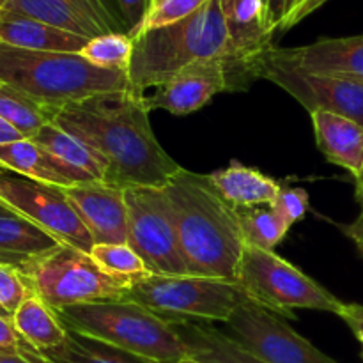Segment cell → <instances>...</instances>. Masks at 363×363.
<instances>
[{
	"instance_id": "obj_1",
	"label": "cell",
	"mask_w": 363,
	"mask_h": 363,
	"mask_svg": "<svg viewBox=\"0 0 363 363\" xmlns=\"http://www.w3.org/2000/svg\"><path fill=\"white\" fill-rule=\"evenodd\" d=\"M147 98L135 89L64 105L52 123L98 152L116 186H163L179 163L160 145Z\"/></svg>"
},
{
	"instance_id": "obj_2",
	"label": "cell",
	"mask_w": 363,
	"mask_h": 363,
	"mask_svg": "<svg viewBox=\"0 0 363 363\" xmlns=\"http://www.w3.org/2000/svg\"><path fill=\"white\" fill-rule=\"evenodd\" d=\"M188 275L238 282L247 248L238 209L213 186L209 174L179 167L163 184Z\"/></svg>"
},
{
	"instance_id": "obj_3",
	"label": "cell",
	"mask_w": 363,
	"mask_h": 363,
	"mask_svg": "<svg viewBox=\"0 0 363 363\" xmlns=\"http://www.w3.org/2000/svg\"><path fill=\"white\" fill-rule=\"evenodd\" d=\"M128 80L130 87L142 92L162 87L184 67L204 59H225L229 35L220 0H208L177 23L152 28L133 39Z\"/></svg>"
},
{
	"instance_id": "obj_4",
	"label": "cell",
	"mask_w": 363,
	"mask_h": 363,
	"mask_svg": "<svg viewBox=\"0 0 363 363\" xmlns=\"http://www.w3.org/2000/svg\"><path fill=\"white\" fill-rule=\"evenodd\" d=\"M0 82L20 89L53 112L92 96L130 89L128 73L94 66L80 53L32 52L4 43Z\"/></svg>"
},
{
	"instance_id": "obj_5",
	"label": "cell",
	"mask_w": 363,
	"mask_h": 363,
	"mask_svg": "<svg viewBox=\"0 0 363 363\" xmlns=\"http://www.w3.org/2000/svg\"><path fill=\"white\" fill-rule=\"evenodd\" d=\"M67 330L92 337L156 363H179L188 357L172 319L130 300L84 303L55 311Z\"/></svg>"
},
{
	"instance_id": "obj_6",
	"label": "cell",
	"mask_w": 363,
	"mask_h": 363,
	"mask_svg": "<svg viewBox=\"0 0 363 363\" xmlns=\"http://www.w3.org/2000/svg\"><path fill=\"white\" fill-rule=\"evenodd\" d=\"M28 287L53 311L84 303L119 301L128 286L106 275L91 254L60 243L53 250L16 266Z\"/></svg>"
},
{
	"instance_id": "obj_7",
	"label": "cell",
	"mask_w": 363,
	"mask_h": 363,
	"mask_svg": "<svg viewBox=\"0 0 363 363\" xmlns=\"http://www.w3.org/2000/svg\"><path fill=\"white\" fill-rule=\"evenodd\" d=\"M238 284L252 301L279 315L294 319L293 311L332 312L339 315L342 301L314 279L273 250L247 245L238 268Z\"/></svg>"
},
{
	"instance_id": "obj_8",
	"label": "cell",
	"mask_w": 363,
	"mask_h": 363,
	"mask_svg": "<svg viewBox=\"0 0 363 363\" xmlns=\"http://www.w3.org/2000/svg\"><path fill=\"white\" fill-rule=\"evenodd\" d=\"M238 282L195 275H156L128 287L124 300L169 319L227 323L247 300Z\"/></svg>"
},
{
	"instance_id": "obj_9",
	"label": "cell",
	"mask_w": 363,
	"mask_h": 363,
	"mask_svg": "<svg viewBox=\"0 0 363 363\" xmlns=\"http://www.w3.org/2000/svg\"><path fill=\"white\" fill-rule=\"evenodd\" d=\"M124 201L126 243L156 275H188L163 186H128L124 188Z\"/></svg>"
},
{
	"instance_id": "obj_10",
	"label": "cell",
	"mask_w": 363,
	"mask_h": 363,
	"mask_svg": "<svg viewBox=\"0 0 363 363\" xmlns=\"http://www.w3.org/2000/svg\"><path fill=\"white\" fill-rule=\"evenodd\" d=\"M0 202L45 229L60 243L91 254L94 241L64 194V188L0 167Z\"/></svg>"
},
{
	"instance_id": "obj_11",
	"label": "cell",
	"mask_w": 363,
	"mask_h": 363,
	"mask_svg": "<svg viewBox=\"0 0 363 363\" xmlns=\"http://www.w3.org/2000/svg\"><path fill=\"white\" fill-rule=\"evenodd\" d=\"M230 339L266 363H339L294 332L279 314L250 298L225 323Z\"/></svg>"
},
{
	"instance_id": "obj_12",
	"label": "cell",
	"mask_w": 363,
	"mask_h": 363,
	"mask_svg": "<svg viewBox=\"0 0 363 363\" xmlns=\"http://www.w3.org/2000/svg\"><path fill=\"white\" fill-rule=\"evenodd\" d=\"M254 77L264 78L284 89L301 103L308 113L332 112L357 121L363 126V82L307 73L286 66L273 60L268 50L255 62Z\"/></svg>"
},
{
	"instance_id": "obj_13",
	"label": "cell",
	"mask_w": 363,
	"mask_h": 363,
	"mask_svg": "<svg viewBox=\"0 0 363 363\" xmlns=\"http://www.w3.org/2000/svg\"><path fill=\"white\" fill-rule=\"evenodd\" d=\"M229 53L223 59L229 91H243L255 80L259 57L272 46V34L264 23L262 0H220Z\"/></svg>"
},
{
	"instance_id": "obj_14",
	"label": "cell",
	"mask_w": 363,
	"mask_h": 363,
	"mask_svg": "<svg viewBox=\"0 0 363 363\" xmlns=\"http://www.w3.org/2000/svg\"><path fill=\"white\" fill-rule=\"evenodd\" d=\"M6 11L45 21L85 39L123 32L124 25L116 18L105 0H7Z\"/></svg>"
},
{
	"instance_id": "obj_15",
	"label": "cell",
	"mask_w": 363,
	"mask_h": 363,
	"mask_svg": "<svg viewBox=\"0 0 363 363\" xmlns=\"http://www.w3.org/2000/svg\"><path fill=\"white\" fill-rule=\"evenodd\" d=\"M74 211L87 227L94 245H117L128 240L124 188L105 181L64 188Z\"/></svg>"
},
{
	"instance_id": "obj_16",
	"label": "cell",
	"mask_w": 363,
	"mask_h": 363,
	"mask_svg": "<svg viewBox=\"0 0 363 363\" xmlns=\"http://www.w3.org/2000/svg\"><path fill=\"white\" fill-rule=\"evenodd\" d=\"M268 55L277 62L307 73L363 82V34L350 38H321L294 48L269 46Z\"/></svg>"
},
{
	"instance_id": "obj_17",
	"label": "cell",
	"mask_w": 363,
	"mask_h": 363,
	"mask_svg": "<svg viewBox=\"0 0 363 363\" xmlns=\"http://www.w3.org/2000/svg\"><path fill=\"white\" fill-rule=\"evenodd\" d=\"M229 91L223 59H204L184 67L147 98L149 110L188 116L208 105L216 94Z\"/></svg>"
},
{
	"instance_id": "obj_18",
	"label": "cell",
	"mask_w": 363,
	"mask_h": 363,
	"mask_svg": "<svg viewBox=\"0 0 363 363\" xmlns=\"http://www.w3.org/2000/svg\"><path fill=\"white\" fill-rule=\"evenodd\" d=\"M315 144L328 162L347 170L354 181L363 174V126L332 112L311 113Z\"/></svg>"
},
{
	"instance_id": "obj_19",
	"label": "cell",
	"mask_w": 363,
	"mask_h": 363,
	"mask_svg": "<svg viewBox=\"0 0 363 363\" xmlns=\"http://www.w3.org/2000/svg\"><path fill=\"white\" fill-rule=\"evenodd\" d=\"M89 39L62 30L45 21L11 13H0V43L32 52L80 53Z\"/></svg>"
},
{
	"instance_id": "obj_20",
	"label": "cell",
	"mask_w": 363,
	"mask_h": 363,
	"mask_svg": "<svg viewBox=\"0 0 363 363\" xmlns=\"http://www.w3.org/2000/svg\"><path fill=\"white\" fill-rule=\"evenodd\" d=\"M209 179L216 191L236 209L272 206L282 186L261 170L238 162L211 172Z\"/></svg>"
},
{
	"instance_id": "obj_21",
	"label": "cell",
	"mask_w": 363,
	"mask_h": 363,
	"mask_svg": "<svg viewBox=\"0 0 363 363\" xmlns=\"http://www.w3.org/2000/svg\"><path fill=\"white\" fill-rule=\"evenodd\" d=\"M0 167L59 188L80 184L78 177L60 160L35 144L32 138L0 144Z\"/></svg>"
},
{
	"instance_id": "obj_22",
	"label": "cell",
	"mask_w": 363,
	"mask_h": 363,
	"mask_svg": "<svg viewBox=\"0 0 363 363\" xmlns=\"http://www.w3.org/2000/svg\"><path fill=\"white\" fill-rule=\"evenodd\" d=\"M32 140L52 152L57 160H60L78 177L80 183H91V181L106 183L108 181V169L101 156L77 137L60 130L57 124L48 123L43 126L32 137Z\"/></svg>"
},
{
	"instance_id": "obj_23",
	"label": "cell",
	"mask_w": 363,
	"mask_h": 363,
	"mask_svg": "<svg viewBox=\"0 0 363 363\" xmlns=\"http://www.w3.org/2000/svg\"><path fill=\"white\" fill-rule=\"evenodd\" d=\"M188 357L201 363H266L240 346L227 333L202 323L172 319Z\"/></svg>"
},
{
	"instance_id": "obj_24",
	"label": "cell",
	"mask_w": 363,
	"mask_h": 363,
	"mask_svg": "<svg viewBox=\"0 0 363 363\" xmlns=\"http://www.w3.org/2000/svg\"><path fill=\"white\" fill-rule=\"evenodd\" d=\"M60 241L30 220L9 211L0 215V261L20 266L21 262L46 254Z\"/></svg>"
},
{
	"instance_id": "obj_25",
	"label": "cell",
	"mask_w": 363,
	"mask_h": 363,
	"mask_svg": "<svg viewBox=\"0 0 363 363\" xmlns=\"http://www.w3.org/2000/svg\"><path fill=\"white\" fill-rule=\"evenodd\" d=\"M13 325L21 339L35 351L53 350L66 340L67 330L59 315L34 293L13 315Z\"/></svg>"
},
{
	"instance_id": "obj_26",
	"label": "cell",
	"mask_w": 363,
	"mask_h": 363,
	"mask_svg": "<svg viewBox=\"0 0 363 363\" xmlns=\"http://www.w3.org/2000/svg\"><path fill=\"white\" fill-rule=\"evenodd\" d=\"M38 353L46 363H156L73 330H67L60 346Z\"/></svg>"
},
{
	"instance_id": "obj_27",
	"label": "cell",
	"mask_w": 363,
	"mask_h": 363,
	"mask_svg": "<svg viewBox=\"0 0 363 363\" xmlns=\"http://www.w3.org/2000/svg\"><path fill=\"white\" fill-rule=\"evenodd\" d=\"M0 117L16 128L25 138H32L43 126L52 123L55 112L20 89L0 82Z\"/></svg>"
},
{
	"instance_id": "obj_28",
	"label": "cell",
	"mask_w": 363,
	"mask_h": 363,
	"mask_svg": "<svg viewBox=\"0 0 363 363\" xmlns=\"http://www.w3.org/2000/svg\"><path fill=\"white\" fill-rule=\"evenodd\" d=\"M91 257L106 275L119 280L128 287L152 275L144 259L128 243L94 245L91 250Z\"/></svg>"
},
{
	"instance_id": "obj_29",
	"label": "cell",
	"mask_w": 363,
	"mask_h": 363,
	"mask_svg": "<svg viewBox=\"0 0 363 363\" xmlns=\"http://www.w3.org/2000/svg\"><path fill=\"white\" fill-rule=\"evenodd\" d=\"M238 215L247 245L261 250H273L279 247L289 230L287 223L272 206L238 209Z\"/></svg>"
},
{
	"instance_id": "obj_30",
	"label": "cell",
	"mask_w": 363,
	"mask_h": 363,
	"mask_svg": "<svg viewBox=\"0 0 363 363\" xmlns=\"http://www.w3.org/2000/svg\"><path fill=\"white\" fill-rule=\"evenodd\" d=\"M133 38L126 32H112V34L89 39L80 55L103 69L128 73L131 57H133Z\"/></svg>"
},
{
	"instance_id": "obj_31",
	"label": "cell",
	"mask_w": 363,
	"mask_h": 363,
	"mask_svg": "<svg viewBox=\"0 0 363 363\" xmlns=\"http://www.w3.org/2000/svg\"><path fill=\"white\" fill-rule=\"evenodd\" d=\"M206 2L208 0H163L160 6L149 9L144 21L138 27L137 34L133 35V39L137 35L144 34V32L152 30V28H162L184 20V18L194 14L197 9H201Z\"/></svg>"
},
{
	"instance_id": "obj_32",
	"label": "cell",
	"mask_w": 363,
	"mask_h": 363,
	"mask_svg": "<svg viewBox=\"0 0 363 363\" xmlns=\"http://www.w3.org/2000/svg\"><path fill=\"white\" fill-rule=\"evenodd\" d=\"M32 294L23 273L16 266L0 261V307L13 319L14 312Z\"/></svg>"
},
{
	"instance_id": "obj_33",
	"label": "cell",
	"mask_w": 363,
	"mask_h": 363,
	"mask_svg": "<svg viewBox=\"0 0 363 363\" xmlns=\"http://www.w3.org/2000/svg\"><path fill=\"white\" fill-rule=\"evenodd\" d=\"M280 215V218L287 223V227H293L294 223L303 220V216L308 211V194L303 188H293V186H280L279 195H277L275 202L272 204Z\"/></svg>"
},
{
	"instance_id": "obj_34",
	"label": "cell",
	"mask_w": 363,
	"mask_h": 363,
	"mask_svg": "<svg viewBox=\"0 0 363 363\" xmlns=\"http://www.w3.org/2000/svg\"><path fill=\"white\" fill-rule=\"evenodd\" d=\"M0 354H18V357L35 358L38 351L28 346L13 325V319L0 315Z\"/></svg>"
},
{
	"instance_id": "obj_35",
	"label": "cell",
	"mask_w": 363,
	"mask_h": 363,
	"mask_svg": "<svg viewBox=\"0 0 363 363\" xmlns=\"http://www.w3.org/2000/svg\"><path fill=\"white\" fill-rule=\"evenodd\" d=\"M116 2L117 7H119L126 34L133 38L137 34L140 23L144 21L145 14H147L151 0H116Z\"/></svg>"
},
{
	"instance_id": "obj_36",
	"label": "cell",
	"mask_w": 363,
	"mask_h": 363,
	"mask_svg": "<svg viewBox=\"0 0 363 363\" xmlns=\"http://www.w3.org/2000/svg\"><path fill=\"white\" fill-rule=\"evenodd\" d=\"M298 4H300V0H262L264 23L269 34L273 35L277 30L282 28L284 21L289 18V14L293 13Z\"/></svg>"
},
{
	"instance_id": "obj_37",
	"label": "cell",
	"mask_w": 363,
	"mask_h": 363,
	"mask_svg": "<svg viewBox=\"0 0 363 363\" xmlns=\"http://www.w3.org/2000/svg\"><path fill=\"white\" fill-rule=\"evenodd\" d=\"M339 318L350 326L351 332L354 333L357 340L362 346V358H363V305L360 303H344L339 312Z\"/></svg>"
},
{
	"instance_id": "obj_38",
	"label": "cell",
	"mask_w": 363,
	"mask_h": 363,
	"mask_svg": "<svg viewBox=\"0 0 363 363\" xmlns=\"http://www.w3.org/2000/svg\"><path fill=\"white\" fill-rule=\"evenodd\" d=\"M328 2L330 0H300V4H298V6L294 7L293 13L289 14V18L284 21L280 32H286V30H289V28L296 27L300 21H303L305 18L311 16L312 13H315L318 9H321V7Z\"/></svg>"
},
{
	"instance_id": "obj_39",
	"label": "cell",
	"mask_w": 363,
	"mask_h": 363,
	"mask_svg": "<svg viewBox=\"0 0 363 363\" xmlns=\"http://www.w3.org/2000/svg\"><path fill=\"white\" fill-rule=\"evenodd\" d=\"M339 229L353 241V245L357 247L358 254L362 255L363 259V208L360 215L357 216V220H353L351 223H340Z\"/></svg>"
},
{
	"instance_id": "obj_40",
	"label": "cell",
	"mask_w": 363,
	"mask_h": 363,
	"mask_svg": "<svg viewBox=\"0 0 363 363\" xmlns=\"http://www.w3.org/2000/svg\"><path fill=\"white\" fill-rule=\"evenodd\" d=\"M23 135L16 130V128L11 126L7 121H4L0 117V144H9V142H16V140H23Z\"/></svg>"
},
{
	"instance_id": "obj_41",
	"label": "cell",
	"mask_w": 363,
	"mask_h": 363,
	"mask_svg": "<svg viewBox=\"0 0 363 363\" xmlns=\"http://www.w3.org/2000/svg\"><path fill=\"white\" fill-rule=\"evenodd\" d=\"M0 363H46L41 357L28 358V357H18V354H0Z\"/></svg>"
},
{
	"instance_id": "obj_42",
	"label": "cell",
	"mask_w": 363,
	"mask_h": 363,
	"mask_svg": "<svg viewBox=\"0 0 363 363\" xmlns=\"http://www.w3.org/2000/svg\"><path fill=\"white\" fill-rule=\"evenodd\" d=\"M357 201L360 202L363 208V183H357Z\"/></svg>"
},
{
	"instance_id": "obj_43",
	"label": "cell",
	"mask_w": 363,
	"mask_h": 363,
	"mask_svg": "<svg viewBox=\"0 0 363 363\" xmlns=\"http://www.w3.org/2000/svg\"><path fill=\"white\" fill-rule=\"evenodd\" d=\"M9 211H13V209L7 208L6 204H2V202H0V215H4V213H9Z\"/></svg>"
},
{
	"instance_id": "obj_44",
	"label": "cell",
	"mask_w": 363,
	"mask_h": 363,
	"mask_svg": "<svg viewBox=\"0 0 363 363\" xmlns=\"http://www.w3.org/2000/svg\"><path fill=\"white\" fill-rule=\"evenodd\" d=\"M179 363H201V362H197V360H194V358L186 357V358H183V360H181Z\"/></svg>"
},
{
	"instance_id": "obj_45",
	"label": "cell",
	"mask_w": 363,
	"mask_h": 363,
	"mask_svg": "<svg viewBox=\"0 0 363 363\" xmlns=\"http://www.w3.org/2000/svg\"><path fill=\"white\" fill-rule=\"evenodd\" d=\"M163 0H151V6H149V9H152V7H156V6H160V4H162ZM149 13V11H147Z\"/></svg>"
},
{
	"instance_id": "obj_46",
	"label": "cell",
	"mask_w": 363,
	"mask_h": 363,
	"mask_svg": "<svg viewBox=\"0 0 363 363\" xmlns=\"http://www.w3.org/2000/svg\"><path fill=\"white\" fill-rule=\"evenodd\" d=\"M6 2H7V0H0V13H2L4 7H6Z\"/></svg>"
},
{
	"instance_id": "obj_47",
	"label": "cell",
	"mask_w": 363,
	"mask_h": 363,
	"mask_svg": "<svg viewBox=\"0 0 363 363\" xmlns=\"http://www.w3.org/2000/svg\"><path fill=\"white\" fill-rule=\"evenodd\" d=\"M0 315H4V318H9V315H7V314H6V312H4V311H2V307H0ZM9 319H11V318H9Z\"/></svg>"
},
{
	"instance_id": "obj_48",
	"label": "cell",
	"mask_w": 363,
	"mask_h": 363,
	"mask_svg": "<svg viewBox=\"0 0 363 363\" xmlns=\"http://www.w3.org/2000/svg\"><path fill=\"white\" fill-rule=\"evenodd\" d=\"M357 183H363V174H362V177H360V179H357Z\"/></svg>"
}]
</instances>
